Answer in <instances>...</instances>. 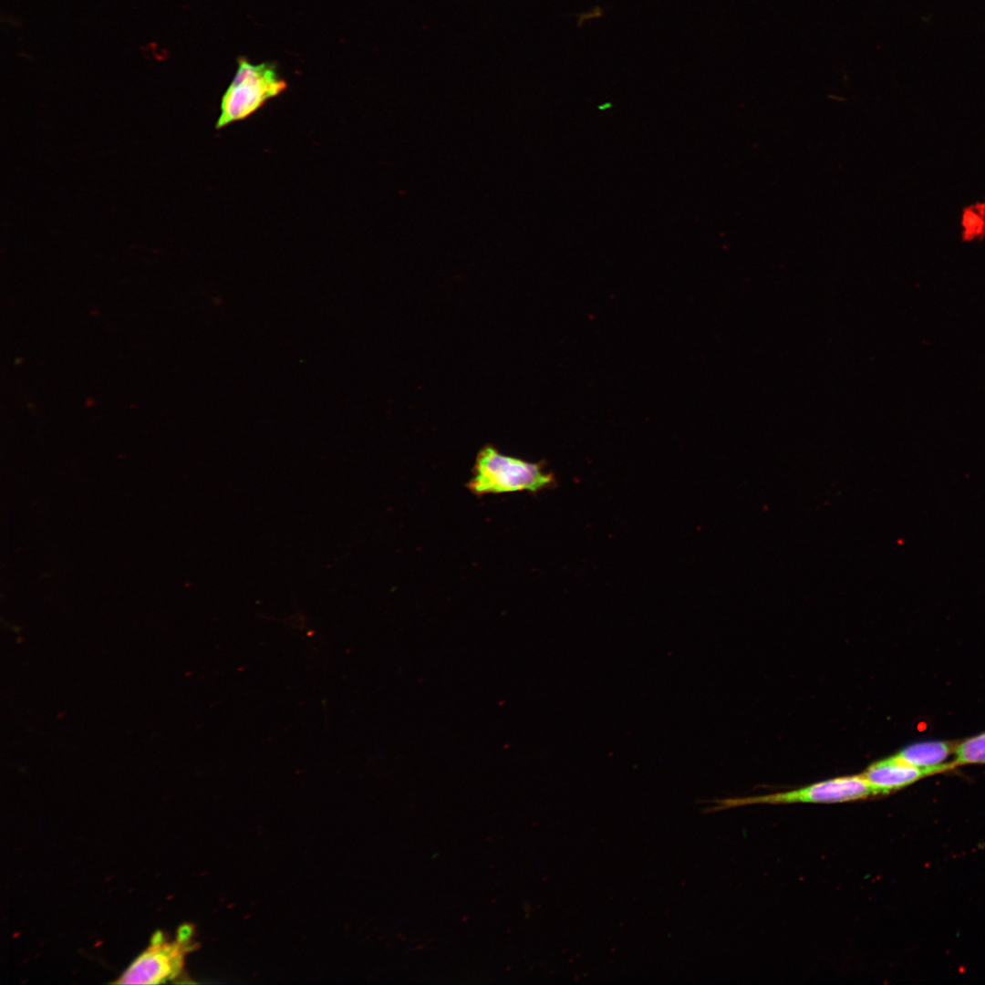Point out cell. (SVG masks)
Instances as JSON below:
<instances>
[{
  "label": "cell",
  "instance_id": "cell-7",
  "mask_svg": "<svg viewBox=\"0 0 985 985\" xmlns=\"http://www.w3.org/2000/svg\"><path fill=\"white\" fill-rule=\"evenodd\" d=\"M951 763L953 767L985 763V731L958 744Z\"/></svg>",
  "mask_w": 985,
  "mask_h": 985
},
{
  "label": "cell",
  "instance_id": "cell-2",
  "mask_svg": "<svg viewBox=\"0 0 985 985\" xmlns=\"http://www.w3.org/2000/svg\"><path fill=\"white\" fill-rule=\"evenodd\" d=\"M286 87L275 65L268 62L254 64L240 57L235 76L222 98L216 129L251 116Z\"/></svg>",
  "mask_w": 985,
  "mask_h": 985
},
{
  "label": "cell",
  "instance_id": "cell-9",
  "mask_svg": "<svg viewBox=\"0 0 985 985\" xmlns=\"http://www.w3.org/2000/svg\"><path fill=\"white\" fill-rule=\"evenodd\" d=\"M193 934V928L189 924L182 925L178 930L177 940L181 944H187Z\"/></svg>",
  "mask_w": 985,
  "mask_h": 985
},
{
  "label": "cell",
  "instance_id": "cell-5",
  "mask_svg": "<svg viewBox=\"0 0 985 985\" xmlns=\"http://www.w3.org/2000/svg\"><path fill=\"white\" fill-rule=\"evenodd\" d=\"M944 772L941 769L918 768L895 755L875 762L862 774L874 795H885L905 788L922 778Z\"/></svg>",
  "mask_w": 985,
  "mask_h": 985
},
{
  "label": "cell",
  "instance_id": "cell-1",
  "mask_svg": "<svg viewBox=\"0 0 985 985\" xmlns=\"http://www.w3.org/2000/svg\"><path fill=\"white\" fill-rule=\"evenodd\" d=\"M555 478L543 461L531 462L502 453L488 444L478 452L472 476L466 484L475 496L528 492L537 493L555 486Z\"/></svg>",
  "mask_w": 985,
  "mask_h": 985
},
{
  "label": "cell",
  "instance_id": "cell-8",
  "mask_svg": "<svg viewBox=\"0 0 985 985\" xmlns=\"http://www.w3.org/2000/svg\"><path fill=\"white\" fill-rule=\"evenodd\" d=\"M983 218L984 217L980 213H976V209H971L966 213L965 228L970 233L969 234H972L973 236L980 234L979 233L984 228Z\"/></svg>",
  "mask_w": 985,
  "mask_h": 985
},
{
  "label": "cell",
  "instance_id": "cell-4",
  "mask_svg": "<svg viewBox=\"0 0 985 985\" xmlns=\"http://www.w3.org/2000/svg\"><path fill=\"white\" fill-rule=\"evenodd\" d=\"M185 944L166 943L161 934L153 935L152 942L119 977V984H156L176 978L183 966Z\"/></svg>",
  "mask_w": 985,
  "mask_h": 985
},
{
  "label": "cell",
  "instance_id": "cell-6",
  "mask_svg": "<svg viewBox=\"0 0 985 985\" xmlns=\"http://www.w3.org/2000/svg\"><path fill=\"white\" fill-rule=\"evenodd\" d=\"M953 744L945 741H924L909 744L894 754L899 760L918 767L941 769L954 768L947 760L955 751Z\"/></svg>",
  "mask_w": 985,
  "mask_h": 985
},
{
  "label": "cell",
  "instance_id": "cell-3",
  "mask_svg": "<svg viewBox=\"0 0 985 985\" xmlns=\"http://www.w3.org/2000/svg\"><path fill=\"white\" fill-rule=\"evenodd\" d=\"M874 795L862 774L837 777L813 783L799 789L772 794L715 799L712 806L703 813L717 812L751 804H781L795 803L835 804L866 799Z\"/></svg>",
  "mask_w": 985,
  "mask_h": 985
}]
</instances>
